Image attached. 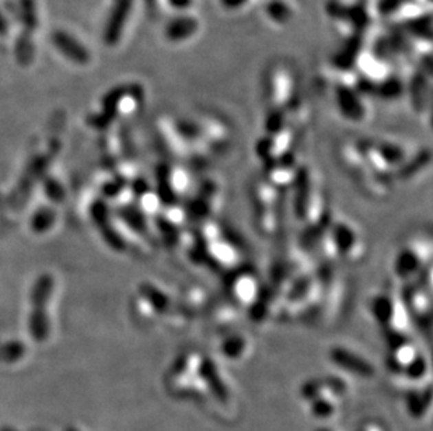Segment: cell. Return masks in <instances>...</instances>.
I'll use <instances>...</instances> for the list:
<instances>
[{"label":"cell","mask_w":433,"mask_h":431,"mask_svg":"<svg viewBox=\"0 0 433 431\" xmlns=\"http://www.w3.org/2000/svg\"><path fill=\"white\" fill-rule=\"evenodd\" d=\"M157 129L164 149L174 159L175 163H184L194 167H205L197 152L192 149L188 139L184 136L181 129H179L177 118L168 115L163 117L157 124Z\"/></svg>","instance_id":"obj_12"},{"label":"cell","mask_w":433,"mask_h":431,"mask_svg":"<svg viewBox=\"0 0 433 431\" xmlns=\"http://www.w3.org/2000/svg\"><path fill=\"white\" fill-rule=\"evenodd\" d=\"M205 314L209 315L208 318H209L210 325L221 331V329H230L236 325L238 321L240 311L227 300L225 301L210 300L209 307Z\"/></svg>","instance_id":"obj_20"},{"label":"cell","mask_w":433,"mask_h":431,"mask_svg":"<svg viewBox=\"0 0 433 431\" xmlns=\"http://www.w3.org/2000/svg\"><path fill=\"white\" fill-rule=\"evenodd\" d=\"M225 200V189L219 178L206 176L194 189L184 203L190 224L216 219Z\"/></svg>","instance_id":"obj_8"},{"label":"cell","mask_w":433,"mask_h":431,"mask_svg":"<svg viewBox=\"0 0 433 431\" xmlns=\"http://www.w3.org/2000/svg\"><path fill=\"white\" fill-rule=\"evenodd\" d=\"M344 75L334 87V102L342 118L352 124H365L370 117L366 94L357 86V76L351 70H342Z\"/></svg>","instance_id":"obj_10"},{"label":"cell","mask_w":433,"mask_h":431,"mask_svg":"<svg viewBox=\"0 0 433 431\" xmlns=\"http://www.w3.org/2000/svg\"><path fill=\"white\" fill-rule=\"evenodd\" d=\"M177 124L194 150L203 159L212 160L223 156L232 148V128L221 117L197 114L188 118H177Z\"/></svg>","instance_id":"obj_2"},{"label":"cell","mask_w":433,"mask_h":431,"mask_svg":"<svg viewBox=\"0 0 433 431\" xmlns=\"http://www.w3.org/2000/svg\"><path fill=\"white\" fill-rule=\"evenodd\" d=\"M337 157L344 171L351 176L356 188L373 200L390 196L394 183L379 175L359 150L356 140H345L338 146Z\"/></svg>","instance_id":"obj_3"},{"label":"cell","mask_w":433,"mask_h":431,"mask_svg":"<svg viewBox=\"0 0 433 431\" xmlns=\"http://www.w3.org/2000/svg\"><path fill=\"white\" fill-rule=\"evenodd\" d=\"M292 194V214L300 226L299 241L309 249L310 244L327 229L333 210L320 176L307 164H302Z\"/></svg>","instance_id":"obj_1"},{"label":"cell","mask_w":433,"mask_h":431,"mask_svg":"<svg viewBox=\"0 0 433 431\" xmlns=\"http://www.w3.org/2000/svg\"><path fill=\"white\" fill-rule=\"evenodd\" d=\"M362 431H383V430H381V427L377 426V424H366V426L362 428Z\"/></svg>","instance_id":"obj_26"},{"label":"cell","mask_w":433,"mask_h":431,"mask_svg":"<svg viewBox=\"0 0 433 431\" xmlns=\"http://www.w3.org/2000/svg\"><path fill=\"white\" fill-rule=\"evenodd\" d=\"M320 431H329V430H320Z\"/></svg>","instance_id":"obj_27"},{"label":"cell","mask_w":433,"mask_h":431,"mask_svg":"<svg viewBox=\"0 0 433 431\" xmlns=\"http://www.w3.org/2000/svg\"><path fill=\"white\" fill-rule=\"evenodd\" d=\"M429 393H430V391L428 389L425 395L423 393L422 395L421 393H412L411 397L408 398V409L414 416H419L421 413H423V409L428 408L429 402L428 401L425 402V399H430Z\"/></svg>","instance_id":"obj_23"},{"label":"cell","mask_w":433,"mask_h":431,"mask_svg":"<svg viewBox=\"0 0 433 431\" xmlns=\"http://www.w3.org/2000/svg\"><path fill=\"white\" fill-rule=\"evenodd\" d=\"M331 363L344 371L355 374L360 378H372L375 375V367L360 354L351 351L344 346H335L330 350Z\"/></svg>","instance_id":"obj_17"},{"label":"cell","mask_w":433,"mask_h":431,"mask_svg":"<svg viewBox=\"0 0 433 431\" xmlns=\"http://www.w3.org/2000/svg\"><path fill=\"white\" fill-rule=\"evenodd\" d=\"M198 25L197 21L191 17H178L170 23V27L167 30L168 38L174 43H181L190 38V35H192L197 31Z\"/></svg>","instance_id":"obj_22"},{"label":"cell","mask_w":433,"mask_h":431,"mask_svg":"<svg viewBox=\"0 0 433 431\" xmlns=\"http://www.w3.org/2000/svg\"><path fill=\"white\" fill-rule=\"evenodd\" d=\"M286 194L269 185L264 178L252 183L249 189L252 222L257 233L265 240L278 238L285 227L283 196Z\"/></svg>","instance_id":"obj_4"},{"label":"cell","mask_w":433,"mask_h":431,"mask_svg":"<svg viewBox=\"0 0 433 431\" xmlns=\"http://www.w3.org/2000/svg\"><path fill=\"white\" fill-rule=\"evenodd\" d=\"M302 164L299 161L298 153H291L286 154L267 165H264V179L265 181L276 188L278 191L287 194L291 192L292 188L295 187Z\"/></svg>","instance_id":"obj_16"},{"label":"cell","mask_w":433,"mask_h":431,"mask_svg":"<svg viewBox=\"0 0 433 431\" xmlns=\"http://www.w3.org/2000/svg\"><path fill=\"white\" fill-rule=\"evenodd\" d=\"M412 327L430 332L432 325V292L418 283L403 286L400 292Z\"/></svg>","instance_id":"obj_15"},{"label":"cell","mask_w":433,"mask_h":431,"mask_svg":"<svg viewBox=\"0 0 433 431\" xmlns=\"http://www.w3.org/2000/svg\"><path fill=\"white\" fill-rule=\"evenodd\" d=\"M170 5L178 10H186L190 9L192 5V0H168Z\"/></svg>","instance_id":"obj_24"},{"label":"cell","mask_w":433,"mask_h":431,"mask_svg":"<svg viewBox=\"0 0 433 431\" xmlns=\"http://www.w3.org/2000/svg\"><path fill=\"white\" fill-rule=\"evenodd\" d=\"M432 265V240L429 235H415L407 240L392 257L391 273L399 284L414 283L422 270Z\"/></svg>","instance_id":"obj_6"},{"label":"cell","mask_w":433,"mask_h":431,"mask_svg":"<svg viewBox=\"0 0 433 431\" xmlns=\"http://www.w3.org/2000/svg\"><path fill=\"white\" fill-rule=\"evenodd\" d=\"M175 300L179 308L187 314V316L190 319H194L198 315H202L206 312L210 303V296L203 287L197 286V284H190L184 287L181 293L175 296Z\"/></svg>","instance_id":"obj_18"},{"label":"cell","mask_w":433,"mask_h":431,"mask_svg":"<svg viewBox=\"0 0 433 431\" xmlns=\"http://www.w3.org/2000/svg\"><path fill=\"white\" fill-rule=\"evenodd\" d=\"M388 356H387V364L391 371L397 374H403L410 364L415 360V358L421 354L417 349V346L408 339L395 342L392 345H388Z\"/></svg>","instance_id":"obj_19"},{"label":"cell","mask_w":433,"mask_h":431,"mask_svg":"<svg viewBox=\"0 0 433 431\" xmlns=\"http://www.w3.org/2000/svg\"><path fill=\"white\" fill-rule=\"evenodd\" d=\"M223 2V5L227 8V9H230V10H236V9H240V8H243L248 0H222Z\"/></svg>","instance_id":"obj_25"},{"label":"cell","mask_w":433,"mask_h":431,"mask_svg":"<svg viewBox=\"0 0 433 431\" xmlns=\"http://www.w3.org/2000/svg\"><path fill=\"white\" fill-rule=\"evenodd\" d=\"M368 307L388 345L408 339L412 322L400 292L379 290L370 296Z\"/></svg>","instance_id":"obj_5"},{"label":"cell","mask_w":433,"mask_h":431,"mask_svg":"<svg viewBox=\"0 0 433 431\" xmlns=\"http://www.w3.org/2000/svg\"><path fill=\"white\" fill-rule=\"evenodd\" d=\"M248 349V339L241 334L227 335L219 346V351L223 354V357L229 358V360H240V358L247 354Z\"/></svg>","instance_id":"obj_21"},{"label":"cell","mask_w":433,"mask_h":431,"mask_svg":"<svg viewBox=\"0 0 433 431\" xmlns=\"http://www.w3.org/2000/svg\"><path fill=\"white\" fill-rule=\"evenodd\" d=\"M298 86L293 75L285 66H274L267 75L265 102L268 110L285 111L298 97Z\"/></svg>","instance_id":"obj_13"},{"label":"cell","mask_w":433,"mask_h":431,"mask_svg":"<svg viewBox=\"0 0 433 431\" xmlns=\"http://www.w3.org/2000/svg\"><path fill=\"white\" fill-rule=\"evenodd\" d=\"M327 230L335 242L342 265H359L366 259V238L352 220L333 216Z\"/></svg>","instance_id":"obj_9"},{"label":"cell","mask_w":433,"mask_h":431,"mask_svg":"<svg viewBox=\"0 0 433 431\" xmlns=\"http://www.w3.org/2000/svg\"><path fill=\"white\" fill-rule=\"evenodd\" d=\"M223 277L226 300L238 311L247 312L267 289L257 270L247 264L227 272Z\"/></svg>","instance_id":"obj_7"},{"label":"cell","mask_w":433,"mask_h":431,"mask_svg":"<svg viewBox=\"0 0 433 431\" xmlns=\"http://www.w3.org/2000/svg\"><path fill=\"white\" fill-rule=\"evenodd\" d=\"M302 135L292 128L276 133H264L256 143V157L264 164H269L286 154L296 153Z\"/></svg>","instance_id":"obj_14"},{"label":"cell","mask_w":433,"mask_h":431,"mask_svg":"<svg viewBox=\"0 0 433 431\" xmlns=\"http://www.w3.org/2000/svg\"><path fill=\"white\" fill-rule=\"evenodd\" d=\"M159 192L163 205H184L194 189L192 176L179 163H166L159 168Z\"/></svg>","instance_id":"obj_11"}]
</instances>
